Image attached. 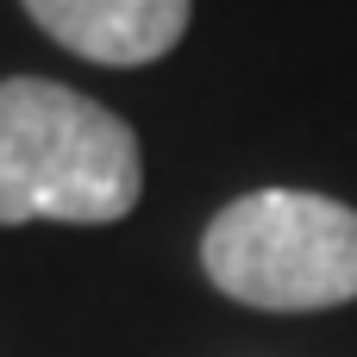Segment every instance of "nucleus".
Wrapping results in <instances>:
<instances>
[{"mask_svg":"<svg viewBox=\"0 0 357 357\" xmlns=\"http://www.w3.org/2000/svg\"><path fill=\"white\" fill-rule=\"evenodd\" d=\"M144 195L138 132L44 75L0 82V226H113Z\"/></svg>","mask_w":357,"mask_h":357,"instance_id":"obj_1","label":"nucleus"},{"mask_svg":"<svg viewBox=\"0 0 357 357\" xmlns=\"http://www.w3.org/2000/svg\"><path fill=\"white\" fill-rule=\"evenodd\" d=\"M201 270L220 295L264 314L357 301V207L307 188H257L213 213Z\"/></svg>","mask_w":357,"mask_h":357,"instance_id":"obj_2","label":"nucleus"},{"mask_svg":"<svg viewBox=\"0 0 357 357\" xmlns=\"http://www.w3.org/2000/svg\"><path fill=\"white\" fill-rule=\"evenodd\" d=\"M25 13L63 50H75L88 63L138 69L182 44L195 0H25Z\"/></svg>","mask_w":357,"mask_h":357,"instance_id":"obj_3","label":"nucleus"}]
</instances>
